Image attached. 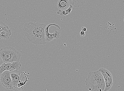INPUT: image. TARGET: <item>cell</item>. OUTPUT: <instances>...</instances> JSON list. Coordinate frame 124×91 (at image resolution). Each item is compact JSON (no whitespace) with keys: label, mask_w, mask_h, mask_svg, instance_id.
<instances>
[{"label":"cell","mask_w":124,"mask_h":91,"mask_svg":"<svg viewBox=\"0 0 124 91\" xmlns=\"http://www.w3.org/2000/svg\"><path fill=\"white\" fill-rule=\"evenodd\" d=\"M21 55L19 51L10 46L0 49V56L2 58L4 63L19 61Z\"/></svg>","instance_id":"cell-3"},{"label":"cell","mask_w":124,"mask_h":91,"mask_svg":"<svg viewBox=\"0 0 124 91\" xmlns=\"http://www.w3.org/2000/svg\"><path fill=\"white\" fill-rule=\"evenodd\" d=\"M85 83L87 89L90 91H104L105 90L104 78L99 70L89 72Z\"/></svg>","instance_id":"cell-2"},{"label":"cell","mask_w":124,"mask_h":91,"mask_svg":"<svg viewBox=\"0 0 124 91\" xmlns=\"http://www.w3.org/2000/svg\"><path fill=\"white\" fill-rule=\"evenodd\" d=\"M54 26L59 29H60V26L58 25L54 24H50L47 25L45 29V35L46 37V41L48 42H50L53 41L54 39L53 34H51L49 33V28L51 26Z\"/></svg>","instance_id":"cell-10"},{"label":"cell","mask_w":124,"mask_h":91,"mask_svg":"<svg viewBox=\"0 0 124 91\" xmlns=\"http://www.w3.org/2000/svg\"></svg>","instance_id":"cell-20"},{"label":"cell","mask_w":124,"mask_h":91,"mask_svg":"<svg viewBox=\"0 0 124 91\" xmlns=\"http://www.w3.org/2000/svg\"><path fill=\"white\" fill-rule=\"evenodd\" d=\"M45 24L37 22L26 23L23 25V32L24 34L23 39L26 43H32L37 46L46 44Z\"/></svg>","instance_id":"cell-1"},{"label":"cell","mask_w":124,"mask_h":91,"mask_svg":"<svg viewBox=\"0 0 124 91\" xmlns=\"http://www.w3.org/2000/svg\"><path fill=\"white\" fill-rule=\"evenodd\" d=\"M11 30L8 26H6L0 31V39H9L12 34Z\"/></svg>","instance_id":"cell-9"},{"label":"cell","mask_w":124,"mask_h":91,"mask_svg":"<svg viewBox=\"0 0 124 91\" xmlns=\"http://www.w3.org/2000/svg\"><path fill=\"white\" fill-rule=\"evenodd\" d=\"M99 71L101 72L104 77L105 84L104 91H108L113 84V78L111 73L108 70L104 68L100 69Z\"/></svg>","instance_id":"cell-5"},{"label":"cell","mask_w":124,"mask_h":91,"mask_svg":"<svg viewBox=\"0 0 124 91\" xmlns=\"http://www.w3.org/2000/svg\"><path fill=\"white\" fill-rule=\"evenodd\" d=\"M80 35L82 37H84L85 35V32L81 31L80 33Z\"/></svg>","instance_id":"cell-16"},{"label":"cell","mask_w":124,"mask_h":91,"mask_svg":"<svg viewBox=\"0 0 124 91\" xmlns=\"http://www.w3.org/2000/svg\"><path fill=\"white\" fill-rule=\"evenodd\" d=\"M14 91H24L23 90L16 89Z\"/></svg>","instance_id":"cell-19"},{"label":"cell","mask_w":124,"mask_h":91,"mask_svg":"<svg viewBox=\"0 0 124 91\" xmlns=\"http://www.w3.org/2000/svg\"><path fill=\"white\" fill-rule=\"evenodd\" d=\"M70 5L73 6V9L76 7H78L84 6L86 0H69Z\"/></svg>","instance_id":"cell-12"},{"label":"cell","mask_w":124,"mask_h":91,"mask_svg":"<svg viewBox=\"0 0 124 91\" xmlns=\"http://www.w3.org/2000/svg\"><path fill=\"white\" fill-rule=\"evenodd\" d=\"M11 73V72L6 70L1 75V84L3 86L7 89H13Z\"/></svg>","instance_id":"cell-7"},{"label":"cell","mask_w":124,"mask_h":91,"mask_svg":"<svg viewBox=\"0 0 124 91\" xmlns=\"http://www.w3.org/2000/svg\"><path fill=\"white\" fill-rule=\"evenodd\" d=\"M4 63L3 61L2 58L0 56V67L3 64H4Z\"/></svg>","instance_id":"cell-17"},{"label":"cell","mask_w":124,"mask_h":91,"mask_svg":"<svg viewBox=\"0 0 124 91\" xmlns=\"http://www.w3.org/2000/svg\"><path fill=\"white\" fill-rule=\"evenodd\" d=\"M53 34L54 39H59L60 36V32L57 30H55Z\"/></svg>","instance_id":"cell-14"},{"label":"cell","mask_w":124,"mask_h":91,"mask_svg":"<svg viewBox=\"0 0 124 91\" xmlns=\"http://www.w3.org/2000/svg\"><path fill=\"white\" fill-rule=\"evenodd\" d=\"M20 71L15 70L11 72V76L12 80L13 89L16 88L19 83L20 79Z\"/></svg>","instance_id":"cell-8"},{"label":"cell","mask_w":124,"mask_h":91,"mask_svg":"<svg viewBox=\"0 0 124 91\" xmlns=\"http://www.w3.org/2000/svg\"><path fill=\"white\" fill-rule=\"evenodd\" d=\"M7 26V25L3 22L0 21V31Z\"/></svg>","instance_id":"cell-15"},{"label":"cell","mask_w":124,"mask_h":91,"mask_svg":"<svg viewBox=\"0 0 124 91\" xmlns=\"http://www.w3.org/2000/svg\"><path fill=\"white\" fill-rule=\"evenodd\" d=\"M32 80L30 72L25 70H23L20 71V79L17 87L23 88L28 87Z\"/></svg>","instance_id":"cell-4"},{"label":"cell","mask_w":124,"mask_h":91,"mask_svg":"<svg viewBox=\"0 0 124 91\" xmlns=\"http://www.w3.org/2000/svg\"><path fill=\"white\" fill-rule=\"evenodd\" d=\"M73 9V6L70 5L69 8L66 9L61 10L60 14V15L62 16H64L70 14Z\"/></svg>","instance_id":"cell-13"},{"label":"cell","mask_w":124,"mask_h":91,"mask_svg":"<svg viewBox=\"0 0 124 91\" xmlns=\"http://www.w3.org/2000/svg\"><path fill=\"white\" fill-rule=\"evenodd\" d=\"M22 66V64L19 61L12 63H4L0 67V75L6 70L11 72L15 70H18Z\"/></svg>","instance_id":"cell-6"},{"label":"cell","mask_w":124,"mask_h":91,"mask_svg":"<svg viewBox=\"0 0 124 91\" xmlns=\"http://www.w3.org/2000/svg\"><path fill=\"white\" fill-rule=\"evenodd\" d=\"M69 0H59L57 4V7L59 9L64 10L69 8L70 5Z\"/></svg>","instance_id":"cell-11"},{"label":"cell","mask_w":124,"mask_h":91,"mask_svg":"<svg viewBox=\"0 0 124 91\" xmlns=\"http://www.w3.org/2000/svg\"><path fill=\"white\" fill-rule=\"evenodd\" d=\"M81 31L84 32H86L87 31V29L85 27H83L81 28Z\"/></svg>","instance_id":"cell-18"}]
</instances>
